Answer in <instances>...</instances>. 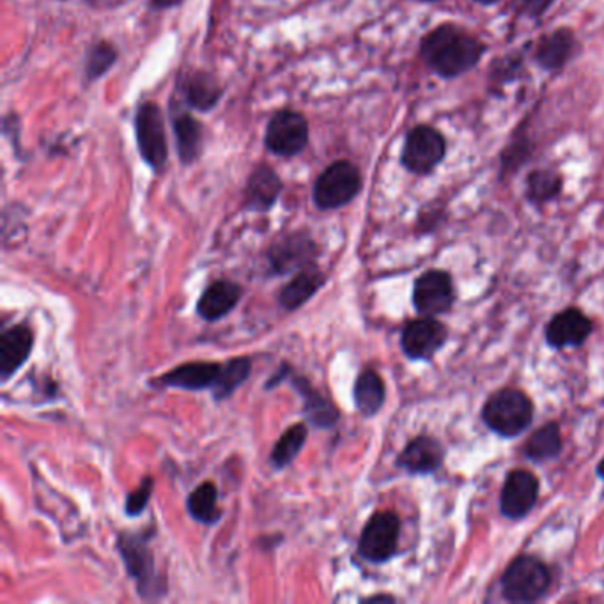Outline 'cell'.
Instances as JSON below:
<instances>
[{
    "mask_svg": "<svg viewBox=\"0 0 604 604\" xmlns=\"http://www.w3.org/2000/svg\"><path fill=\"white\" fill-rule=\"evenodd\" d=\"M188 514L201 525L213 527L222 519V508L218 507V488L212 480L197 486L187 499Z\"/></svg>",
    "mask_w": 604,
    "mask_h": 604,
    "instance_id": "cb8c5ba5",
    "label": "cell"
},
{
    "mask_svg": "<svg viewBox=\"0 0 604 604\" xmlns=\"http://www.w3.org/2000/svg\"><path fill=\"white\" fill-rule=\"evenodd\" d=\"M309 142L307 119L294 111H280L269 121L266 130V148L277 156H294L302 153Z\"/></svg>",
    "mask_w": 604,
    "mask_h": 604,
    "instance_id": "30bf717a",
    "label": "cell"
},
{
    "mask_svg": "<svg viewBox=\"0 0 604 604\" xmlns=\"http://www.w3.org/2000/svg\"><path fill=\"white\" fill-rule=\"evenodd\" d=\"M34 334L27 325H13L0 334V381L8 383L33 355Z\"/></svg>",
    "mask_w": 604,
    "mask_h": 604,
    "instance_id": "9a60e30c",
    "label": "cell"
},
{
    "mask_svg": "<svg viewBox=\"0 0 604 604\" xmlns=\"http://www.w3.org/2000/svg\"><path fill=\"white\" fill-rule=\"evenodd\" d=\"M446 330L432 316L418 317L404 327L401 348L412 360L431 358L445 344Z\"/></svg>",
    "mask_w": 604,
    "mask_h": 604,
    "instance_id": "7c38bea8",
    "label": "cell"
},
{
    "mask_svg": "<svg viewBox=\"0 0 604 604\" xmlns=\"http://www.w3.org/2000/svg\"><path fill=\"white\" fill-rule=\"evenodd\" d=\"M355 406L364 417H375L379 410L383 408L387 392L381 376L373 369H365L356 378L355 389H353Z\"/></svg>",
    "mask_w": 604,
    "mask_h": 604,
    "instance_id": "7402d4cb",
    "label": "cell"
},
{
    "mask_svg": "<svg viewBox=\"0 0 604 604\" xmlns=\"http://www.w3.org/2000/svg\"><path fill=\"white\" fill-rule=\"evenodd\" d=\"M423 2H437V0H423Z\"/></svg>",
    "mask_w": 604,
    "mask_h": 604,
    "instance_id": "74e56055",
    "label": "cell"
},
{
    "mask_svg": "<svg viewBox=\"0 0 604 604\" xmlns=\"http://www.w3.org/2000/svg\"><path fill=\"white\" fill-rule=\"evenodd\" d=\"M174 135H176L179 159L183 164H192L201 153V125L193 119L192 115L181 114L178 119L174 121Z\"/></svg>",
    "mask_w": 604,
    "mask_h": 604,
    "instance_id": "83f0119b",
    "label": "cell"
},
{
    "mask_svg": "<svg viewBox=\"0 0 604 604\" xmlns=\"http://www.w3.org/2000/svg\"><path fill=\"white\" fill-rule=\"evenodd\" d=\"M135 131L139 151L146 164L160 168L167 162V135H165L164 117L154 103H144L135 117Z\"/></svg>",
    "mask_w": 604,
    "mask_h": 604,
    "instance_id": "9c48e42d",
    "label": "cell"
},
{
    "mask_svg": "<svg viewBox=\"0 0 604 604\" xmlns=\"http://www.w3.org/2000/svg\"><path fill=\"white\" fill-rule=\"evenodd\" d=\"M224 364L218 362H188L159 376L156 385L165 389L187 390V392H201L213 390L218 385Z\"/></svg>",
    "mask_w": 604,
    "mask_h": 604,
    "instance_id": "4fadbf2b",
    "label": "cell"
},
{
    "mask_svg": "<svg viewBox=\"0 0 604 604\" xmlns=\"http://www.w3.org/2000/svg\"><path fill=\"white\" fill-rule=\"evenodd\" d=\"M552 586V575L536 556L523 555L511 562L502 576L505 600L511 603H532L541 600Z\"/></svg>",
    "mask_w": 604,
    "mask_h": 604,
    "instance_id": "277c9868",
    "label": "cell"
},
{
    "mask_svg": "<svg viewBox=\"0 0 604 604\" xmlns=\"http://www.w3.org/2000/svg\"><path fill=\"white\" fill-rule=\"evenodd\" d=\"M401 519L392 511H381L365 523L358 541V555L370 564H385L398 553Z\"/></svg>",
    "mask_w": 604,
    "mask_h": 604,
    "instance_id": "8992f818",
    "label": "cell"
},
{
    "mask_svg": "<svg viewBox=\"0 0 604 604\" xmlns=\"http://www.w3.org/2000/svg\"><path fill=\"white\" fill-rule=\"evenodd\" d=\"M291 376H293V367H291L288 362H282L277 373L264 383V390L277 389L278 385L286 381V379H291Z\"/></svg>",
    "mask_w": 604,
    "mask_h": 604,
    "instance_id": "d6a6232c",
    "label": "cell"
},
{
    "mask_svg": "<svg viewBox=\"0 0 604 604\" xmlns=\"http://www.w3.org/2000/svg\"><path fill=\"white\" fill-rule=\"evenodd\" d=\"M592 334V322L578 309H567L553 317L546 328L548 344L556 350L581 345Z\"/></svg>",
    "mask_w": 604,
    "mask_h": 604,
    "instance_id": "e0dca14e",
    "label": "cell"
},
{
    "mask_svg": "<svg viewBox=\"0 0 604 604\" xmlns=\"http://www.w3.org/2000/svg\"><path fill=\"white\" fill-rule=\"evenodd\" d=\"M291 385L303 401L302 415L309 426L316 429H331L341 420V412L337 410L331 399L323 395L319 390L312 387L311 381L303 376H291Z\"/></svg>",
    "mask_w": 604,
    "mask_h": 604,
    "instance_id": "2e32d148",
    "label": "cell"
},
{
    "mask_svg": "<svg viewBox=\"0 0 604 604\" xmlns=\"http://www.w3.org/2000/svg\"><path fill=\"white\" fill-rule=\"evenodd\" d=\"M597 475H600L601 479H604V460H601L600 465H597Z\"/></svg>",
    "mask_w": 604,
    "mask_h": 604,
    "instance_id": "d590c367",
    "label": "cell"
},
{
    "mask_svg": "<svg viewBox=\"0 0 604 604\" xmlns=\"http://www.w3.org/2000/svg\"><path fill=\"white\" fill-rule=\"evenodd\" d=\"M482 53L485 45L454 25H441L423 41V58L443 78H456L470 72Z\"/></svg>",
    "mask_w": 604,
    "mask_h": 604,
    "instance_id": "6da1fadb",
    "label": "cell"
},
{
    "mask_svg": "<svg viewBox=\"0 0 604 604\" xmlns=\"http://www.w3.org/2000/svg\"><path fill=\"white\" fill-rule=\"evenodd\" d=\"M362 190V176L350 162H336L317 178L314 202L319 210H339L350 204Z\"/></svg>",
    "mask_w": 604,
    "mask_h": 604,
    "instance_id": "5b68a950",
    "label": "cell"
},
{
    "mask_svg": "<svg viewBox=\"0 0 604 604\" xmlns=\"http://www.w3.org/2000/svg\"><path fill=\"white\" fill-rule=\"evenodd\" d=\"M539 480L527 470H514L508 474L502 488L500 507L508 519H521L538 504Z\"/></svg>",
    "mask_w": 604,
    "mask_h": 604,
    "instance_id": "5bb4252c",
    "label": "cell"
},
{
    "mask_svg": "<svg viewBox=\"0 0 604 604\" xmlns=\"http://www.w3.org/2000/svg\"><path fill=\"white\" fill-rule=\"evenodd\" d=\"M154 479L151 475L140 480V485L131 491L125 500V514L128 518H139L148 507L151 494H153Z\"/></svg>",
    "mask_w": 604,
    "mask_h": 604,
    "instance_id": "4dcf8cb0",
    "label": "cell"
},
{
    "mask_svg": "<svg viewBox=\"0 0 604 604\" xmlns=\"http://www.w3.org/2000/svg\"><path fill=\"white\" fill-rule=\"evenodd\" d=\"M561 431H558V426L553 423L542 426L525 443V456L530 461H536V463L553 460L561 454Z\"/></svg>",
    "mask_w": 604,
    "mask_h": 604,
    "instance_id": "4316f807",
    "label": "cell"
},
{
    "mask_svg": "<svg viewBox=\"0 0 604 604\" xmlns=\"http://www.w3.org/2000/svg\"><path fill=\"white\" fill-rule=\"evenodd\" d=\"M365 603H375V601H390V603H392L393 597L392 595H373V597H367V600H364Z\"/></svg>",
    "mask_w": 604,
    "mask_h": 604,
    "instance_id": "e575fe53",
    "label": "cell"
},
{
    "mask_svg": "<svg viewBox=\"0 0 604 604\" xmlns=\"http://www.w3.org/2000/svg\"><path fill=\"white\" fill-rule=\"evenodd\" d=\"M572 49H575V36L571 30L558 29L539 41L536 61L539 66L550 72L561 70L571 58Z\"/></svg>",
    "mask_w": 604,
    "mask_h": 604,
    "instance_id": "603a6c76",
    "label": "cell"
},
{
    "mask_svg": "<svg viewBox=\"0 0 604 604\" xmlns=\"http://www.w3.org/2000/svg\"><path fill=\"white\" fill-rule=\"evenodd\" d=\"M327 284V275L317 268V264H312L307 268L298 272L293 280H289L280 293H278V305L284 311L294 312L302 309L312 297H316L317 291Z\"/></svg>",
    "mask_w": 604,
    "mask_h": 604,
    "instance_id": "ffe728a7",
    "label": "cell"
},
{
    "mask_svg": "<svg viewBox=\"0 0 604 604\" xmlns=\"http://www.w3.org/2000/svg\"><path fill=\"white\" fill-rule=\"evenodd\" d=\"M243 297V288L232 280H216L210 284L197 302V314L204 322L215 323L235 311Z\"/></svg>",
    "mask_w": 604,
    "mask_h": 604,
    "instance_id": "ac0fdd59",
    "label": "cell"
},
{
    "mask_svg": "<svg viewBox=\"0 0 604 604\" xmlns=\"http://www.w3.org/2000/svg\"><path fill=\"white\" fill-rule=\"evenodd\" d=\"M154 533L151 528L148 532H121L115 539V548L125 562L126 572L144 601L164 600L167 595V580L156 571L154 553L149 548Z\"/></svg>",
    "mask_w": 604,
    "mask_h": 604,
    "instance_id": "7a4b0ae2",
    "label": "cell"
},
{
    "mask_svg": "<svg viewBox=\"0 0 604 604\" xmlns=\"http://www.w3.org/2000/svg\"><path fill=\"white\" fill-rule=\"evenodd\" d=\"M562 190V178L553 171H536L528 176L527 192L533 202L552 201Z\"/></svg>",
    "mask_w": 604,
    "mask_h": 604,
    "instance_id": "f546056e",
    "label": "cell"
},
{
    "mask_svg": "<svg viewBox=\"0 0 604 604\" xmlns=\"http://www.w3.org/2000/svg\"><path fill=\"white\" fill-rule=\"evenodd\" d=\"M475 2H479V4L482 5H491V4H496L499 0H475Z\"/></svg>",
    "mask_w": 604,
    "mask_h": 604,
    "instance_id": "8d00e7d4",
    "label": "cell"
},
{
    "mask_svg": "<svg viewBox=\"0 0 604 604\" xmlns=\"http://www.w3.org/2000/svg\"><path fill=\"white\" fill-rule=\"evenodd\" d=\"M309 424L298 423L282 432L275 443L274 451L269 454V465L274 470H284L293 465L298 454L302 452L303 445L307 443Z\"/></svg>",
    "mask_w": 604,
    "mask_h": 604,
    "instance_id": "d4e9b609",
    "label": "cell"
},
{
    "mask_svg": "<svg viewBox=\"0 0 604 604\" xmlns=\"http://www.w3.org/2000/svg\"><path fill=\"white\" fill-rule=\"evenodd\" d=\"M482 418L500 437H518L532 423L533 404L521 390H499L486 401Z\"/></svg>",
    "mask_w": 604,
    "mask_h": 604,
    "instance_id": "3957f363",
    "label": "cell"
},
{
    "mask_svg": "<svg viewBox=\"0 0 604 604\" xmlns=\"http://www.w3.org/2000/svg\"><path fill=\"white\" fill-rule=\"evenodd\" d=\"M319 249L307 232H289L275 241L266 252L269 277L298 274L316 264Z\"/></svg>",
    "mask_w": 604,
    "mask_h": 604,
    "instance_id": "52a82bcc",
    "label": "cell"
},
{
    "mask_svg": "<svg viewBox=\"0 0 604 604\" xmlns=\"http://www.w3.org/2000/svg\"><path fill=\"white\" fill-rule=\"evenodd\" d=\"M250 375H252V360L249 356H236V358L227 360L222 369L218 385L212 390L213 399L216 403H222V401L232 398V393L240 389L241 385L247 383Z\"/></svg>",
    "mask_w": 604,
    "mask_h": 604,
    "instance_id": "484cf974",
    "label": "cell"
},
{
    "mask_svg": "<svg viewBox=\"0 0 604 604\" xmlns=\"http://www.w3.org/2000/svg\"><path fill=\"white\" fill-rule=\"evenodd\" d=\"M115 63V50L109 43H98L87 58V77L98 78L105 75Z\"/></svg>",
    "mask_w": 604,
    "mask_h": 604,
    "instance_id": "1f68e13d",
    "label": "cell"
},
{
    "mask_svg": "<svg viewBox=\"0 0 604 604\" xmlns=\"http://www.w3.org/2000/svg\"><path fill=\"white\" fill-rule=\"evenodd\" d=\"M222 91L215 78L206 73H197L187 84V100L199 111H210L216 105Z\"/></svg>",
    "mask_w": 604,
    "mask_h": 604,
    "instance_id": "f1b7e54d",
    "label": "cell"
},
{
    "mask_svg": "<svg viewBox=\"0 0 604 604\" xmlns=\"http://www.w3.org/2000/svg\"><path fill=\"white\" fill-rule=\"evenodd\" d=\"M454 303V286L451 275L441 269H429L413 286V305L424 316H438Z\"/></svg>",
    "mask_w": 604,
    "mask_h": 604,
    "instance_id": "8fae6325",
    "label": "cell"
},
{
    "mask_svg": "<svg viewBox=\"0 0 604 604\" xmlns=\"http://www.w3.org/2000/svg\"><path fill=\"white\" fill-rule=\"evenodd\" d=\"M181 0H151V5L156 8V10H165V8H171V5L179 4Z\"/></svg>",
    "mask_w": 604,
    "mask_h": 604,
    "instance_id": "836d02e7",
    "label": "cell"
},
{
    "mask_svg": "<svg viewBox=\"0 0 604 604\" xmlns=\"http://www.w3.org/2000/svg\"><path fill=\"white\" fill-rule=\"evenodd\" d=\"M445 139L431 126H417L410 131L403 148V165L413 174H429L445 156Z\"/></svg>",
    "mask_w": 604,
    "mask_h": 604,
    "instance_id": "ba28073f",
    "label": "cell"
},
{
    "mask_svg": "<svg viewBox=\"0 0 604 604\" xmlns=\"http://www.w3.org/2000/svg\"><path fill=\"white\" fill-rule=\"evenodd\" d=\"M282 192V181L274 168L261 165L255 168L246 190V206L252 212L266 213L275 206L278 196Z\"/></svg>",
    "mask_w": 604,
    "mask_h": 604,
    "instance_id": "44dd1931",
    "label": "cell"
},
{
    "mask_svg": "<svg viewBox=\"0 0 604 604\" xmlns=\"http://www.w3.org/2000/svg\"><path fill=\"white\" fill-rule=\"evenodd\" d=\"M445 460V451L437 438L417 437L399 454L398 466L412 475L437 471Z\"/></svg>",
    "mask_w": 604,
    "mask_h": 604,
    "instance_id": "d6986e66",
    "label": "cell"
}]
</instances>
